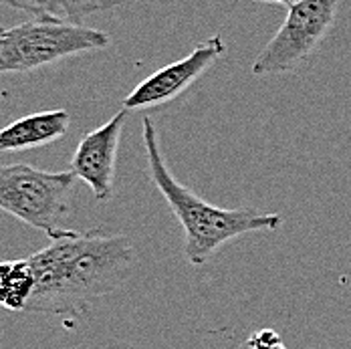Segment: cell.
Masks as SVG:
<instances>
[{
    "label": "cell",
    "instance_id": "obj_1",
    "mask_svg": "<svg viewBox=\"0 0 351 349\" xmlns=\"http://www.w3.org/2000/svg\"><path fill=\"white\" fill-rule=\"evenodd\" d=\"M29 261L36 287L27 311L83 317L97 299L128 280L136 265V248L125 234H106L101 228L69 230L33 252Z\"/></svg>",
    "mask_w": 351,
    "mask_h": 349
},
{
    "label": "cell",
    "instance_id": "obj_2",
    "mask_svg": "<svg viewBox=\"0 0 351 349\" xmlns=\"http://www.w3.org/2000/svg\"><path fill=\"white\" fill-rule=\"evenodd\" d=\"M143 145L152 182L184 228V254L192 267L206 265L220 246L243 234L281 226V214H265L252 208H220L178 182L162 156L158 132L149 117L143 119Z\"/></svg>",
    "mask_w": 351,
    "mask_h": 349
},
{
    "label": "cell",
    "instance_id": "obj_3",
    "mask_svg": "<svg viewBox=\"0 0 351 349\" xmlns=\"http://www.w3.org/2000/svg\"><path fill=\"white\" fill-rule=\"evenodd\" d=\"M77 176L49 172L27 164L0 168V208L16 220L45 232L51 241L67 234L71 194Z\"/></svg>",
    "mask_w": 351,
    "mask_h": 349
},
{
    "label": "cell",
    "instance_id": "obj_4",
    "mask_svg": "<svg viewBox=\"0 0 351 349\" xmlns=\"http://www.w3.org/2000/svg\"><path fill=\"white\" fill-rule=\"evenodd\" d=\"M109 45L111 36L104 31L65 19H35L0 33V73H31Z\"/></svg>",
    "mask_w": 351,
    "mask_h": 349
},
{
    "label": "cell",
    "instance_id": "obj_5",
    "mask_svg": "<svg viewBox=\"0 0 351 349\" xmlns=\"http://www.w3.org/2000/svg\"><path fill=\"white\" fill-rule=\"evenodd\" d=\"M339 0H295L281 29L252 63V75H279L295 71L327 36L335 23Z\"/></svg>",
    "mask_w": 351,
    "mask_h": 349
},
{
    "label": "cell",
    "instance_id": "obj_6",
    "mask_svg": "<svg viewBox=\"0 0 351 349\" xmlns=\"http://www.w3.org/2000/svg\"><path fill=\"white\" fill-rule=\"evenodd\" d=\"M226 53V43L220 35L206 38L190 55L158 69L145 77L140 85L121 101L128 111L158 109L172 104L190 85H194L212 65Z\"/></svg>",
    "mask_w": 351,
    "mask_h": 349
},
{
    "label": "cell",
    "instance_id": "obj_7",
    "mask_svg": "<svg viewBox=\"0 0 351 349\" xmlns=\"http://www.w3.org/2000/svg\"><path fill=\"white\" fill-rule=\"evenodd\" d=\"M128 113H130L128 109H121L101 128L89 132L79 141L71 158L69 170L77 176V180L89 186L97 202H107L113 198L117 149H119L123 125L128 121Z\"/></svg>",
    "mask_w": 351,
    "mask_h": 349
},
{
    "label": "cell",
    "instance_id": "obj_8",
    "mask_svg": "<svg viewBox=\"0 0 351 349\" xmlns=\"http://www.w3.org/2000/svg\"><path fill=\"white\" fill-rule=\"evenodd\" d=\"M71 125V115L65 109L38 111L21 117L0 132L2 152H25L49 145L61 140Z\"/></svg>",
    "mask_w": 351,
    "mask_h": 349
},
{
    "label": "cell",
    "instance_id": "obj_9",
    "mask_svg": "<svg viewBox=\"0 0 351 349\" xmlns=\"http://www.w3.org/2000/svg\"><path fill=\"white\" fill-rule=\"evenodd\" d=\"M35 273L27 258L4 261L0 265V303L10 311H27L35 293Z\"/></svg>",
    "mask_w": 351,
    "mask_h": 349
},
{
    "label": "cell",
    "instance_id": "obj_10",
    "mask_svg": "<svg viewBox=\"0 0 351 349\" xmlns=\"http://www.w3.org/2000/svg\"><path fill=\"white\" fill-rule=\"evenodd\" d=\"M8 6L31 12L36 19H67L63 0H4Z\"/></svg>",
    "mask_w": 351,
    "mask_h": 349
},
{
    "label": "cell",
    "instance_id": "obj_11",
    "mask_svg": "<svg viewBox=\"0 0 351 349\" xmlns=\"http://www.w3.org/2000/svg\"><path fill=\"white\" fill-rule=\"evenodd\" d=\"M65 10H67V21L79 23L81 19L104 12V10H113L121 4V0H63Z\"/></svg>",
    "mask_w": 351,
    "mask_h": 349
},
{
    "label": "cell",
    "instance_id": "obj_12",
    "mask_svg": "<svg viewBox=\"0 0 351 349\" xmlns=\"http://www.w3.org/2000/svg\"><path fill=\"white\" fill-rule=\"evenodd\" d=\"M248 346L252 349H287V346L282 344V339L279 337V333L275 329H261L254 331L248 341Z\"/></svg>",
    "mask_w": 351,
    "mask_h": 349
},
{
    "label": "cell",
    "instance_id": "obj_13",
    "mask_svg": "<svg viewBox=\"0 0 351 349\" xmlns=\"http://www.w3.org/2000/svg\"><path fill=\"white\" fill-rule=\"evenodd\" d=\"M256 2H277V4H287V6H291L295 0H256Z\"/></svg>",
    "mask_w": 351,
    "mask_h": 349
},
{
    "label": "cell",
    "instance_id": "obj_14",
    "mask_svg": "<svg viewBox=\"0 0 351 349\" xmlns=\"http://www.w3.org/2000/svg\"><path fill=\"white\" fill-rule=\"evenodd\" d=\"M241 349H252V348H250L248 344H245V346H243V348H241Z\"/></svg>",
    "mask_w": 351,
    "mask_h": 349
}]
</instances>
